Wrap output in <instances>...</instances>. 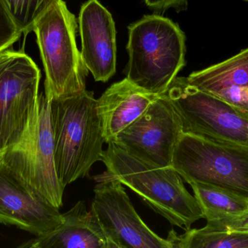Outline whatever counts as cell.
Segmentation results:
<instances>
[{"label": "cell", "instance_id": "2", "mask_svg": "<svg viewBox=\"0 0 248 248\" xmlns=\"http://www.w3.org/2000/svg\"><path fill=\"white\" fill-rule=\"evenodd\" d=\"M108 144L102 157L107 168L103 176L129 188L172 225L188 230L194 223L204 218L196 198L186 190L183 179L172 166L150 164L113 142Z\"/></svg>", "mask_w": 248, "mask_h": 248}, {"label": "cell", "instance_id": "11", "mask_svg": "<svg viewBox=\"0 0 248 248\" xmlns=\"http://www.w3.org/2000/svg\"><path fill=\"white\" fill-rule=\"evenodd\" d=\"M62 222L58 208L0 161L1 224L15 226L39 237Z\"/></svg>", "mask_w": 248, "mask_h": 248}, {"label": "cell", "instance_id": "12", "mask_svg": "<svg viewBox=\"0 0 248 248\" xmlns=\"http://www.w3.org/2000/svg\"><path fill=\"white\" fill-rule=\"evenodd\" d=\"M81 55L96 82L106 83L116 71V29L111 13L98 1L88 0L78 16Z\"/></svg>", "mask_w": 248, "mask_h": 248}, {"label": "cell", "instance_id": "20", "mask_svg": "<svg viewBox=\"0 0 248 248\" xmlns=\"http://www.w3.org/2000/svg\"><path fill=\"white\" fill-rule=\"evenodd\" d=\"M150 8L155 10H166L173 8L177 12L186 10L188 0H144Z\"/></svg>", "mask_w": 248, "mask_h": 248}, {"label": "cell", "instance_id": "5", "mask_svg": "<svg viewBox=\"0 0 248 248\" xmlns=\"http://www.w3.org/2000/svg\"><path fill=\"white\" fill-rule=\"evenodd\" d=\"M172 167L186 183H202L248 197V147L183 133Z\"/></svg>", "mask_w": 248, "mask_h": 248}, {"label": "cell", "instance_id": "8", "mask_svg": "<svg viewBox=\"0 0 248 248\" xmlns=\"http://www.w3.org/2000/svg\"><path fill=\"white\" fill-rule=\"evenodd\" d=\"M0 161L17 173L54 206H62L64 189L55 165L49 100L39 96L31 122L17 145L0 157Z\"/></svg>", "mask_w": 248, "mask_h": 248}, {"label": "cell", "instance_id": "14", "mask_svg": "<svg viewBox=\"0 0 248 248\" xmlns=\"http://www.w3.org/2000/svg\"><path fill=\"white\" fill-rule=\"evenodd\" d=\"M189 84L248 113V48L222 62L195 71Z\"/></svg>", "mask_w": 248, "mask_h": 248}, {"label": "cell", "instance_id": "19", "mask_svg": "<svg viewBox=\"0 0 248 248\" xmlns=\"http://www.w3.org/2000/svg\"><path fill=\"white\" fill-rule=\"evenodd\" d=\"M22 34L21 30L13 20L4 1L0 0V52L17 42Z\"/></svg>", "mask_w": 248, "mask_h": 248}, {"label": "cell", "instance_id": "4", "mask_svg": "<svg viewBox=\"0 0 248 248\" xmlns=\"http://www.w3.org/2000/svg\"><path fill=\"white\" fill-rule=\"evenodd\" d=\"M76 16L65 1L54 3L33 25L45 72L48 100L68 97L86 90L89 71L76 41Z\"/></svg>", "mask_w": 248, "mask_h": 248}, {"label": "cell", "instance_id": "13", "mask_svg": "<svg viewBox=\"0 0 248 248\" xmlns=\"http://www.w3.org/2000/svg\"><path fill=\"white\" fill-rule=\"evenodd\" d=\"M160 96L144 90L127 78L109 87L97 99L106 143L111 142Z\"/></svg>", "mask_w": 248, "mask_h": 248}, {"label": "cell", "instance_id": "21", "mask_svg": "<svg viewBox=\"0 0 248 248\" xmlns=\"http://www.w3.org/2000/svg\"><path fill=\"white\" fill-rule=\"evenodd\" d=\"M244 1H248V0H244Z\"/></svg>", "mask_w": 248, "mask_h": 248}, {"label": "cell", "instance_id": "3", "mask_svg": "<svg viewBox=\"0 0 248 248\" xmlns=\"http://www.w3.org/2000/svg\"><path fill=\"white\" fill-rule=\"evenodd\" d=\"M126 78L156 95L167 93L186 64V36L177 23L159 15L128 26Z\"/></svg>", "mask_w": 248, "mask_h": 248}, {"label": "cell", "instance_id": "15", "mask_svg": "<svg viewBox=\"0 0 248 248\" xmlns=\"http://www.w3.org/2000/svg\"><path fill=\"white\" fill-rule=\"evenodd\" d=\"M55 230L22 245L30 248H110L93 211L79 201L65 214Z\"/></svg>", "mask_w": 248, "mask_h": 248}, {"label": "cell", "instance_id": "17", "mask_svg": "<svg viewBox=\"0 0 248 248\" xmlns=\"http://www.w3.org/2000/svg\"><path fill=\"white\" fill-rule=\"evenodd\" d=\"M167 240L172 248H248V232L213 230L206 227L189 229L181 235L172 230Z\"/></svg>", "mask_w": 248, "mask_h": 248}, {"label": "cell", "instance_id": "1", "mask_svg": "<svg viewBox=\"0 0 248 248\" xmlns=\"http://www.w3.org/2000/svg\"><path fill=\"white\" fill-rule=\"evenodd\" d=\"M49 109L57 174L65 188L102 161L106 140L93 92L52 99Z\"/></svg>", "mask_w": 248, "mask_h": 248}, {"label": "cell", "instance_id": "16", "mask_svg": "<svg viewBox=\"0 0 248 248\" xmlns=\"http://www.w3.org/2000/svg\"><path fill=\"white\" fill-rule=\"evenodd\" d=\"M189 184L206 220L207 228L248 232V197L206 183Z\"/></svg>", "mask_w": 248, "mask_h": 248}, {"label": "cell", "instance_id": "6", "mask_svg": "<svg viewBox=\"0 0 248 248\" xmlns=\"http://www.w3.org/2000/svg\"><path fill=\"white\" fill-rule=\"evenodd\" d=\"M182 120L184 133L215 142L248 147V113L189 84L173 80L166 93Z\"/></svg>", "mask_w": 248, "mask_h": 248}, {"label": "cell", "instance_id": "18", "mask_svg": "<svg viewBox=\"0 0 248 248\" xmlns=\"http://www.w3.org/2000/svg\"><path fill=\"white\" fill-rule=\"evenodd\" d=\"M59 0H3L24 36L33 32L35 22Z\"/></svg>", "mask_w": 248, "mask_h": 248}, {"label": "cell", "instance_id": "9", "mask_svg": "<svg viewBox=\"0 0 248 248\" xmlns=\"http://www.w3.org/2000/svg\"><path fill=\"white\" fill-rule=\"evenodd\" d=\"M94 179L97 184L91 211L110 248H172L140 218L120 182L103 174Z\"/></svg>", "mask_w": 248, "mask_h": 248}, {"label": "cell", "instance_id": "10", "mask_svg": "<svg viewBox=\"0 0 248 248\" xmlns=\"http://www.w3.org/2000/svg\"><path fill=\"white\" fill-rule=\"evenodd\" d=\"M183 133L180 116L166 93L159 96L111 142L143 161L169 167Z\"/></svg>", "mask_w": 248, "mask_h": 248}, {"label": "cell", "instance_id": "7", "mask_svg": "<svg viewBox=\"0 0 248 248\" xmlns=\"http://www.w3.org/2000/svg\"><path fill=\"white\" fill-rule=\"evenodd\" d=\"M41 71L30 56L7 49L0 52V157L26 133L39 100Z\"/></svg>", "mask_w": 248, "mask_h": 248}]
</instances>
